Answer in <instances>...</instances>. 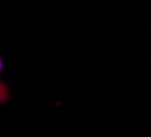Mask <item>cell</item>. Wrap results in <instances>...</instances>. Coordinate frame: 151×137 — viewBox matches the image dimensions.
<instances>
[{
    "label": "cell",
    "mask_w": 151,
    "mask_h": 137,
    "mask_svg": "<svg viewBox=\"0 0 151 137\" xmlns=\"http://www.w3.org/2000/svg\"><path fill=\"white\" fill-rule=\"evenodd\" d=\"M10 96H11V91H10V88H8L7 83H4L0 79V105H4L6 102H8Z\"/></svg>",
    "instance_id": "6da1fadb"
},
{
    "label": "cell",
    "mask_w": 151,
    "mask_h": 137,
    "mask_svg": "<svg viewBox=\"0 0 151 137\" xmlns=\"http://www.w3.org/2000/svg\"><path fill=\"white\" fill-rule=\"evenodd\" d=\"M3 67H4V64H3V59H1V56H0V73L3 72Z\"/></svg>",
    "instance_id": "7a4b0ae2"
}]
</instances>
